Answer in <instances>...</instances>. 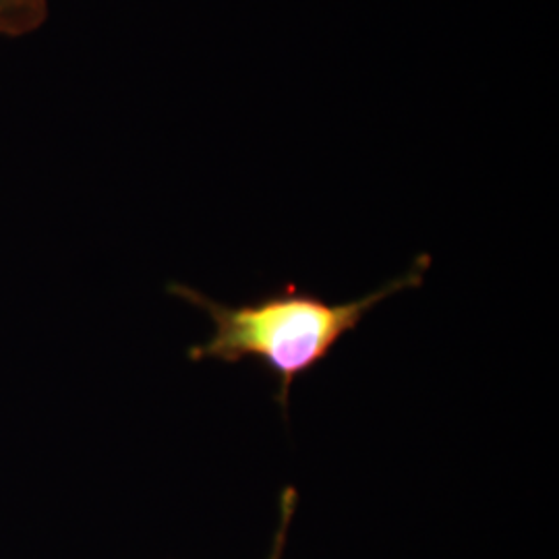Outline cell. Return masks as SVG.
Masks as SVG:
<instances>
[{
  "label": "cell",
  "mask_w": 559,
  "mask_h": 559,
  "mask_svg": "<svg viewBox=\"0 0 559 559\" xmlns=\"http://www.w3.org/2000/svg\"><path fill=\"white\" fill-rule=\"evenodd\" d=\"M297 500H299V493H297L295 487L282 489V493H280L278 531L274 535L272 551H270V558L267 559H282V556H284L286 540H288V528H290V522H293V516H295Z\"/></svg>",
  "instance_id": "cell-3"
},
{
  "label": "cell",
  "mask_w": 559,
  "mask_h": 559,
  "mask_svg": "<svg viewBox=\"0 0 559 559\" xmlns=\"http://www.w3.org/2000/svg\"><path fill=\"white\" fill-rule=\"evenodd\" d=\"M46 17V0H0V34L4 36H23L36 32Z\"/></svg>",
  "instance_id": "cell-2"
},
{
  "label": "cell",
  "mask_w": 559,
  "mask_h": 559,
  "mask_svg": "<svg viewBox=\"0 0 559 559\" xmlns=\"http://www.w3.org/2000/svg\"><path fill=\"white\" fill-rule=\"evenodd\" d=\"M427 267L429 258L423 255L408 274L346 302H330L295 284L242 305H224L187 284H170L168 293L205 311L214 323V334L207 342L191 346L189 359H214L224 365L260 362L278 383L274 399L288 417L293 383L320 367L371 309L396 293L419 288Z\"/></svg>",
  "instance_id": "cell-1"
}]
</instances>
